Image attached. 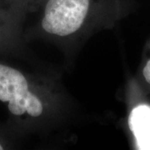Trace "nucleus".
<instances>
[{
    "instance_id": "1",
    "label": "nucleus",
    "mask_w": 150,
    "mask_h": 150,
    "mask_svg": "<svg viewBox=\"0 0 150 150\" xmlns=\"http://www.w3.org/2000/svg\"><path fill=\"white\" fill-rule=\"evenodd\" d=\"M0 100L8 103V109L14 115L28 112L38 117L43 112V104L31 92L25 77L19 71L0 64Z\"/></svg>"
},
{
    "instance_id": "2",
    "label": "nucleus",
    "mask_w": 150,
    "mask_h": 150,
    "mask_svg": "<svg viewBox=\"0 0 150 150\" xmlns=\"http://www.w3.org/2000/svg\"><path fill=\"white\" fill-rule=\"evenodd\" d=\"M90 0H48L42 25L48 33L67 36L79 30L88 14Z\"/></svg>"
},
{
    "instance_id": "3",
    "label": "nucleus",
    "mask_w": 150,
    "mask_h": 150,
    "mask_svg": "<svg viewBox=\"0 0 150 150\" xmlns=\"http://www.w3.org/2000/svg\"><path fill=\"white\" fill-rule=\"evenodd\" d=\"M129 127L139 149L150 150V107L139 105L130 113Z\"/></svg>"
},
{
    "instance_id": "4",
    "label": "nucleus",
    "mask_w": 150,
    "mask_h": 150,
    "mask_svg": "<svg viewBox=\"0 0 150 150\" xmlns=\"http://www.w3.org/2000/svg\"><path fill=\"white\" fill-rule=\"evenodd\" d=\"M143 73H144V76L146 81L149 83H150V60H149L148 63L145 65Z\"/></svg>"
},
{
    "instance_id": "5",
    "label": "nucleus",
    "mask_w": 150,
    "mask_h": 150,
    "mask_svg": "<svg viewBox=\"0 0 150 150\" xmlns=\"http://www.w3.org/2000/svg\"><path fill=\"white\" fill-rule=\"evenodd\" d=\"M1 149H3V147H2V145L0 144V150Z\"/></svg>"
}]
</instances>
